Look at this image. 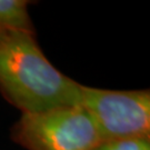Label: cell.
<instances>
[{"mask_svg":"<svg viewBox=\"0 0 150 150\" xmlns=\"http://www.w3.org/2000/svg\"><path fill=\"white\" fill-rule=\"evenodd\" d=\"M0 91L23 112L81 106V85L49 61L29 32L0 38Z\"/></svg>","mask_w":150,"mask_h":150,"instance_id":"obj_1","label":"cell"},{"mask_svg":"<svg viewBox=\"0 0 150 150\" xmlns=\"http://www.w3.org/2000/svg\"><path fill=\"white\" fill-rule=\"evenodd\" d=\"M11 137L28 150H93L102 142L97 126L81 106L23 112Z\"/></svg>","mask_w":150,"mask_h":150,"instance_id":"obj_2","label":"cell"},{"mask_svg":"<svg viewBox=\"0 0 150 150\" xmlns=\"http://www.w3.org/2000/svg\"><path fill=\"white\" fill-rule=\"evenodd\" d=\"M81 107L93 120L102 141L149 140V90H107L81 85Z\"/></svg>","mask_w":150,"mask_h":150,"instance_id":"obj_3","label":"cell"},{"mask_svg":"<svg viewBox=\"0 0 150 150\" xmlns=\"http://www.w3.org/2000/svg\"><path fill=\"white\" fill-rule=\"evenodd\" d=\"M28 0H0V38L11 32L35 33Z\"/></svg>","mask_w":150,"mask_h":150,"instance_id":"obj_4","label":"cell"},{"mask_svg":"<svg viewBox=\"0 0 150 150\" xmlns=\"http://www.w3.org/2000/svg\"><path fill=\"white\" fill-rule=\"evenodd\" d=\"M93 150H150L149 140L122 139L102 141Z\"/></svg>","mask_w":150,"mask_h":150,"instance_id":"obj_5","label":"cell"}]
</instances>
